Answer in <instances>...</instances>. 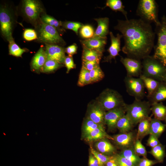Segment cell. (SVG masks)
I'll use <instances>...</instances> for the list:
<instances>
[{"mask_svg":"<svg viewBox=\"0 0 166 166\" xmlns=\"http://www.w3.org/2000/svg\"><path fill=\"white\" fill-rule=\"evenodd\" d=\"M95 145L99 151L108 156L113 154L116 151L115 147L109 141L105 139L97 142Z\"/></svg>","mask_w":166,"mask_h":166,"instance_id":"21","label":"cell"},{"mask_svg":"<svg viewBox=\"0 0 166 166\" xmlns=\"http://www.w3.org/2000/svg\"><path fill=\"white\" fill-rule=\"evenodd\" d=\"M149 101L135 99L130 104H125L126 115L134 125L148 118L151 112Z\"/></svg>","mask_w":166,"mask_h":166,"instance_id":"2","label":"cell"},{"mask_svg":"<svg viewBox=\"0 0 166 166\" xmlns=\"http://www.w3.org/2000/svg\"><path fill=\"white\" fill-rule=\"evenodd\" d=\"M82 47V60L100 61L103 53L96 50L90 49L84 47Z\"/></svg>","mask_w":166,"mask_h":166,"instance_id":"23","label":"cell"},{"mask_svg":"<svg viewBox=\"0 0 166 166\" xmlns=\"http://www.w3.org/2000/svg\"><path fill=\"white\" fill-rule=\"evenodd\" d=\"M92 83H96L101 80L105 77V74L100 65L89 71Z\"/></svg>","mask_w":166,"mask_h":166,"instance_id":"36","label":"cell"},{"mask_svg":"<svg viewBox=\"0 0 166 166\" xmlns=\"http://www.w3.org/2000/svg\"><path fill=\"white\" fill-rule=\"evenodd\" d=\"M45 52L47 59L56 61L64 64L66 56L65 49L57 45L46 44Z\"/></svg>","mask_w":166,"mask_h":166,"instance_id":"15","label":"cell"},{"mask_svg":"<svg viewBox=\"0 0 166 166\" xmlns=\"http://www.w3.org/2000/svg\"><path fill=\"white\" fill-rule=\"evenodd\" d=\"M121 156L137 166L141 159L134 152L133 147L123 149L121 152Z\"/></svg>","mask_w":166,"mask_h":166,"instance_id":"30","label":"cell"},{"mask_svg":"<svg viewBox=\"0 0 166 166\" xmlns=\"http://www.w3.org/2000/svg\"><path fill=\"white\" fill-rule=\"evenodd\" d=\"M108 7L113 10L115 12L119 11L122 13L125 16L126 19L127 18V12L124 10V6L121 0H107L105 6Z\"/></svg>","mask_w":166,"mask_h":166,"instance_id":"28","label":"cell"},{"mask_svg":"<svg viewBox=\"0 0 166 166\" xmlns=\"http://www.w3.org/2000/svg\"><path fill=\"white\" fill-rule=\"evenodd\" d=\"M111 40V45L107 50L109 55L104 58L103 62H111L112 60H115L116 57L119 55V52L121 51V39L123 37L122 34H119L115 36L112 32L109 33Z\"/></svg>","mask_w":166,"mask_h":166,"instance_id":"14","label":"cell"},{"mask_svg":"<svg viewBox=\"0 0 166 166\" xmlns=\"http://www.w3.org/2000/svg\"><path fill=\"white\" fill-rule=\"evenodd\" d=\"M39 32L40 40L46 44L63 45L65 43L57 29L52 26L42 23Z\"/></svg>","mask_w":166,"mask_h":166,"instance_id":"7","label":"cell"},{"mask_svg":"<svg viewBox=\"0 0 166 166\" xmlns=\"http://www.w3.org/2000/svg\"><path fill=\"white\" fill-rule=\"evenodd\" d=\"M103 124L94 123L87 117L84 120L82 128L83 133L85 137L91 131L97 128H104Z\"/></svg>","mask_w":166,"mask_h":166,"instance_id":"31","label":"cell"},{"mask_svg":"<svg viewBox=\"0 0 166 166\" xmlns=\"http://www.w3.org/2000/svg\"><path fill=\"white\" fill-rule=\"evenodd\" d=\"M92 84L89 71L82 67L79 76L77 85L80 87Z\"/></svg>","mask_w":166,"mask_h":166,"instance_id":"32","label":"cell"},{"mask_svg":"<svg viewBox=\"0 0 166 166\" xmlns=\"http://www.w3.org/2000/svg\"><path fill=\"white\" fill-rule=\"evenodd\" d=\"M112 137L116 144L123 149L133 147L135 141L131 132L117 134Z\"/></svg>","mask_w":166,"mask_h":166,"instance_id":"17","label":"cell"},{"mask_svg":"<svg viewBox=\"0 0 166 166\" xmlns=\"http://www.w3.org/2000/svg\"><path fill=\"white\" fill-rule=\"evenodd\" d=\"M62 25L64 29L72 30L77 35L78 34L79 29L83 25V24L80 22L72 21L62 22Z\"/></svg>","mask_w":166,"mask_h":166,"instance_id":"40","label":"cell"},{"mask_svg":"<svg viewBox=\"0 0 166 166\" xmlns=\"http://www.w3.org/2000/svg\"><path fill=\"white\" fill-rule=\"evenodd\" d=\"M79 33L81 36L85 39L93 37L94 32L93 27L89 25H83L80 29Z\"/></svg>","mask_w":166,"mask_h":166,"instance_id":"39","label":"cell"},{"mask_svg":"<svg viewBox=\"0 0 166 166\" xmlns=\"http://www.w3.org/2000/svg\"><path fill=\"white\" fill-rule=\"evenodd\" d=\"M64 64L66 68L67 73L72 69H75L76 67V65L74 63L73 57L70 56H66Z\"/></svg>","mask_w":166,"mask_h":166,"instance_id":"45","label":"cell"},{"mask_svg":"<svg viewBox=\"0 0 166 166\" xmlns=\"http://www.w3.org/2000/svg\"><path fill=\"white\" fill-rule=\"evenodd\" d=\"M46 59L45 51L41 47L33 57L31 63L32 68L37 71L42 69Z\"/></svg>","mask_w":166,"mask_h":166,"instance_id":"19","label":"cell"},{"mask_svg":"<svg viewBox=\"0 0 166 166\" xmlns=\"http://www.w3.org/2000/svg\"><path fill=\"white\" fill-rule=\"evenodd\" d=\"M77 46L76 44L74 43L67 47L65 51L69 56H72L77 53Z\"/></svg>","mask_w":166,"mask_h":166,"instance_id":"48","label":"cell"},{"mask_svg":"<svg viewBox=\"0 0 166 166\" xmlns=\"http://www.w3.org/2000/svg\"><path fill=\"white\" fill-rule=\"evenodd\" d=\"M120 61L126 69L127 76L137 77L142 74V65L141 60L121 57Z\"/></svg>","mask_w":166,"mask_h":166,"instance_id":"11","label":"cell"},{"mask_svg":"<svg viewBox=\"0 0 166 166\" xmlns=\"http://www.w3.org/2000/svg\"><path fill=\"white\" fill-rule=\"evenodd\" d=\"M158 162V161L149 160L146 157H144L140 159L137 166H152Z\"/></svg>","mask_w":166,"mask_h":166,"instance_id":"47","label":"cell"},{"mask_svg":"<svg viewBox=\"0 0 166 166\" xmlns=\"http://www.w3.org/2000/svg\"><path fill=\"white\" fill-rule=\"evenodd\" d=\"M166 125L160 121L154 118H151L149 135L152 134L158 138L165 130Z\"/></svg>","mask_w":166,"mask_h":166,"instance_id":"22","label":"cell"},{"mask_svg":"<svg viewBox=\"0 0 166 166\" xmlns=\"http://www.w3.org/2000/svg\"><path fill=\"white\" fill-rule=\"evenodd\" d=\"M139 77L143 81L145 88L148 92V98L150 97L156 89L160 82L153 79L147 77L141 74Z\"/></svg>","mask_w":166,"mask_h":166,"instance_id":"24","label":"cell"},{"mask_svg":"<svg viewBox=\"0 0 166 166\" xmlns=\"http://www.w3.org/2000/svg\"><path fill=\"white\" fill-rule=\"evenodd\" d=\"M165 120H166V117H165Z\"/></svg>","mask_w":166,"mask_h":166,"instance_id":"52","label":"cell"},{"mask_svg":"<svg viewBox=\"0 0 166 166\" xmlns=\"http://www.w3.org/2000/svg\"><path fill=\"white\" fill-rule=\"evenodd\" d=\"M23 5L25 14L32 21L37 20L41 13L43 11L40 3L36 0H24Z\"/></svg>","mask_w":166,"mask_h":166,"instance_id":"13","label":"cell"},{"mask_svg":"<svg viewBox=\"0 0 166 166\" xmlns=\"http://www.w3.org/2000/svg\"><path fill=\"white\" fill-rule=\"evenodd\" d=\"M142 60L141 74L160 82H163L166 73V66L153 56L149 55Z\"/></svg>","mask_w":166,"mask_h":166,"instance_id":"3","label":"cell"},{"mask_svg":"<svg viewBox=\"0 0 166 166\" xmlns=\"http://www.w3.org/2000/svg\"><path fill=\"white\" fill-rule=\"evenodd\" d=\"M92 154L97 159L99 163V166H103L107 162L113 158V156H110L100 153L93 148H91Z\"/></svg>","mask_w":166,"mask_h":166,"instance_id":"38","label":"cell"},{"mask_svg":"<svg viewBox=\"0 0 166 166\" xmlns=\"http://www.w3.org/2000/svg\"><path fill=\"white\" fill-rule=\"evenodd\" d=\"M148 98L151 105L166 100V84L160 82L156 89Z\"/></svg>","mask_w":166,"mask_h":166,"instance_id":"20","label":"cell"},{"mask_svg":"<svg viewBox=\"0 0 166 166\" xmlns=\"http://www.w3.org/2000/svg\"><path fill=\"white\" fill-rule=\"evenodd\" d=\"M151 111L155 118L160 121H163L165 119L166 116V106L164 105L162 102L152 104Z\"/></svg>","mask_w":166,"mask_h":166,"instance_id":"25","label":"cell"},{"mask_svg":"<svg viewBox=\"0 0 166 166\" xmlns=\"http://www.w3.org/2000/svg\"><path fill=\"white\" fill-rule=\"evenodd\" d=\"M85 139L88 141L108 138L112 139V137L109 136L106 133L104 128H97L91 131L85 137Z\"/></svg>","mask_w":166,"mask_h":166,"instance_id":"27","label":"cell"},{"mask_svg":"<svg viewBox=\"0 0 166 166\" xmlns=\"http://www.w3.org/2000/svg\"><path fill=\"white\" fill-rule=\"evenodd\" d=\"M150 153L159 162H162L165 156L164 146L161 144L152 148Z\"/></svg>","mask_w":166,"mask_h":166,"instance_id":"34","label":"cell"},{"mask_svg":"<svg viewBox=\"0 0 166 166\" xmlns=\"http://www.w3.org/2000/svg\"><path fill=\"white\" fill-rule=\"evenodd\" d=\"M23 36L24 39L27 41H31L37 38L35 31L30 29H26L24 32Z\"/></svg>","mask_w":166,"mask_h":166,"instance_id":"43","label":"cell"},{"mask_svg":"<svg viewBox=\"0 0 166 166\" xmlns=\"http://www.w3.org/2000/svg\"><path fill=\"white\" fill-rule=\"evenodd\" d=\"M125 104L106 112L104 117V123L110 129L116 128L118 121L126 114Z\"/></svg>","mask_w":166,"mask_h":166,"instance_id":"12","label":"cell"},{"mask_svg":"<svg viewBox=\"0 0 166 166\" xmlns=\"http://www.w3.org/2000/svg\"><path fill=\"white\" fill-rule=\"evenodd\" d=\"M160 144V143L158 138L153 135L149 134V136L147 141V145L152 148Z\"/></svg>","mask_w":166,"mask_h":166,"instance_id":"46","label":"cell"},{"mask_svg":"<svg viewBox=\"0 0 166 166\" xmlns=\"http://www.w3.org/2000/svg\"><path fill=\"white\" fill-rule=\"evenodd\" d=\"M89 166H99V163L97 159L93 155H90L89 161Z\"/></svg>","mask_w":166,"mask_h":166,"instance_id":"49","label":"cell"},{"mask_svg":"<svg viewBox=\"0 0 166 166\" xmlns=\"http://www.w3.org/2000/svg\"><path fill=\"white\" fill-rule=\"evenodd\" d=\"M96 100L107 111L125 104L122 96L118 92L109 88L104 90Z\"/></svg>","mask_w":166,"mask_h":166,"instance_id":"6","label":"cell"},{"mask_svg":"<svg viewBox=\"0 0 166 166\" xmlns=\"http://www.w3.org/2000/svg\"><path fill=\"white\" fill-rule=\"evenodd\" d=\"M8 10L2 7L0 11V28L2 33L9 42L14 40L12 36V21Z\"/></svg>","mask_w":166,"mask_h":166,"instance_id":"9","label":"cell"},{"mask_svg":"<svg viewBox=\"0 0 166 166\" xmlns=\"http://www.w3.org/2000/svg\"><path fill=\"white\" fill-rule=\"evenodd\" d=\"M9 43L10 54L16 57H21L22 54L26 52V49L21 48L15 42L14 40L9 42Z\"/></svg>","mask_w":166,"mask_h":166,"instance_id":"37","label":"cell"},{"mask_svg":"<svg viewBox=\"0 0 166 166\" xmlns=\"http://www.w3.org/2000/svg\"><path fill=\"white\" fill-rule=\"evenodd\" d=\"M133 148L135 152L138 156L146 157L147 152L145 147L141 143L140 140L136 139L134 144Z\"/></svg>","mask_w":166,"mask_h":166,"instance_id":"41","label":"cell"},{"mask_svg":"<svg viewBox=\"0 0 166 166\" xmlns=\"http://www.w3.org/2000/svg\"><path fill=\"white\" fill-rule=\"evenodd\" d=\"M158 6L154 0H139L136 10L140 19L147 23H154L158 25L160 21L158 18Z\"/></svg>","mask_w":166,"mask_h":166,"instance_id":"4","label":"cell"},{"mask_svg":"<svg viewBox=\"0 0 166 166\" xmlns=\"http://www.w3.org/2000/svg\"><path fill=\"white\" fill-rule=\"evenodd\" d=\"M124 82L127 93L134 97L135 99L141 100L145 94L144 86L142 80L140 77L126 76Z\"/></svg>","mask_w":166,"mask_h":166,"instance_id":"8","label":"cell"},{"mask_svg":"<svg viewBox=\"0 0 166 166\" xmlns=\"http://www.w3.org/2000/svg\"><path fill=\"white\" fill-rule=\"evenodd\" d=\"M114 29L124 38L122 51L127 57L141 60L149 56L154 47L155 33L151 24L139 18L118 20Z\"/></svg>","mask_w":166,"mask_h":166,"instance_id":"1","label":"cell"},{"mask_svg":"<svg viewBox=\"0 0 166 166\" xmlns=\"http://www.w3.org/2000/svg\"><path fill=\"white\" fill-rule=\"evenodd\" d=\"M133 125L125 114L118 121L117 123L116 128L122 133H124L130 132Z\"/></svg>","mask_w":166,"mask_h":166,"instance_id":"29","label":"cell"},{"mask_svg":"<svg viewBox=\"0 0 166 166\" xmlns=\"http://www.w3.org/2000/svg\"><path fill=\"white\" fill-rule=\"evenodd\" d=\"M151 118L150 117L139 123L136 139L140 140L146 135L149 134Z\"/></svg>","mask_w":166,"mask_h":166,"instance_id":"26","label":"cell"},{"mask_svg":"<svg viewBox=\"0 0 166 166\" xmlns=\"http://www.w3.org/2000/svg\"><path fill=\"white\" fill-rule=\"evenodd\" d=\"M105 111L97 101L94 100L88 104L87 117L96 123L103 124Z\"/></svg>","mask_w":166,"mask_h":166,"instance_id":"10","label":"cell"},{"mask_svg":"<svg viewBox=\"0 0 166 166\" xmlns=\"http://www.w3.org/2000/svg\"><path fill=\"white\" fill-rule=\"evenodd\" d=\"M63 65L57 61L50 59H47L42 69L45 73L53 72Z\"/></svg>","mask_w":166,"mask_h":166,"instance_id":"35","label":"cell"},{"mask_svg":"<svg viewBox=\"0 0 166 166\" xmlns=\"http://www.w3.org/2000/svg\"><path fill=\"white\" fill-rule=\"evenodd\" d=\"M157 36L156 45L154 47L153 57L166 66V16L163 15L160 24L156 26Z\"/></svg>","mask_w":166,"mask_h":166,"instance_id":"5","label":"cell"},{"mask_svg":"<svg viewBox=\"0 0 166 166\" xmlns=\"http://www.w3.org/2000/svg\"><path fill=\"white\" fill-rule=\"evenodd\" d=\"M97 23V26L93 36L106 38L109 32V18L107 17L95 18Z\"/></svg>","mask_w":166,"mask_h":166,"instance_id":"18","label":"cell"},{"mask_svg":"<svg viewBox=\"0 0 166 166\" xmlns=\"http://www.w3.org/2000/svg\"><path fill=\"white\" fill-rule=\"evenodd\" d=\"M163 82L166 84V73L165 74L163 78Z\"/></svg>","mask_w":166,"mask_h":166,"instance_id":"51","label":"cell"},{"mask_svg":"<svg viewBox=\"0 0 166 166\" xmlns=\"http://www.w3.org/2000/svg\"><path fill=\"white\" fill-rule=\"evenodd\" d=\"M106 166H118L113 158L106 164Z\"/></svg>","mask_w":166,"mask_h":166,"instance_id":"50","label":"cell"},{"mask_svg":"<svg viewBox=\"0 0 166 166\" xmlns=\"http://www.w3.org/2000/svg\"><path fill=\"white\" fill-rule=\"evenodd\" d=\"M42 20L43 23L55 27L59 32L64 31L62 26V22L58 21L51 16L45 14L42 16Z\"/></svg>","mask_w":166,"mask_h":166,"instance_id":"33","label":"cell"},{"mask_svg":"<svg viewBox=\"0 0 166 166\" xmlns=\"http://www.w3.org/2000/svg\"><path fill=\"white\" fill-rule=\"evenodd\" d=\"M100 62L97 61H88L82 60V66L89 71L100 65Z\"/></svg>","mask_w":166,"mask_h":166,"instance_id":"44","label":"cell"},{"mask_svg":"<svg viewBox=\"0 0 166 166\" xmlns=\"http://www.w3.org/2000/svg\"><path fill=\"white\" fill-rule=\"evenodd\" d=\"M80 42L82 47L96 50L103 53L107 43V38L93 36L89 39L80 40Z\"/></svg>","mask_w":166,"mask_h":166,"instance_id":"16","label":"cell"},{"mask_svg":"<svg viewBox=\"0 0 166 166\" xmlns=\"http://www.w3.org/2000/svg\"><path fill=\"white\" fill-rule=\"evenodd\" d=\"M113 157V160L118 166H135L131 161L120 154H116Z\"/></svg>","mask_w":166,"mask_h":166,"instance_id":"42","label":"cell"}]
</instances>
